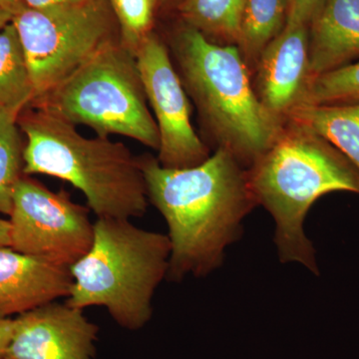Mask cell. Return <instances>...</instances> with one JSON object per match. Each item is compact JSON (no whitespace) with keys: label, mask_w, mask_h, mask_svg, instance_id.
<instances>
[{"label":"cell","mask_w":359,"mask_h":359,"mask_svg":"<svg viewBox=\"0 0 359 359\" xmlns=\"http://www.w3.org/2000/svg\"><path fill=\"white\" fill-rule=\"evenodd\" d=\"M325 0H287L285 25H308Z\"/></svg>","instance_id":"cell-21"},{"label":"cell","mask_w":359,"mask_h":359,"mask_svg":"<svg viewBox=\"0 0 359 359\" xmlns=\"http://www.w3.org/2000/svg\"><path fill=\"white\" fill-rule=\"evenodd\" d=\"M18 119V113L0 107V214L7 216L13 209L14 189L25 175V145Z\"/></svg>","instance_id":"cell-18"},{"label":"cell","mask_w":359,"mask_h":359,"mask_svg":"<svg viewBox=\"0 0 359 359\" xmlns=\"http://www.w3.org/2000/svg\"><path fill=\"white\" fill-rule=\"evenodd\" d=\"M172 52L210 138L245 169L252 166L271 147L285 121L259 101L237 46L215 43L186 25L174 37Z\"/></svg>","instance_id":"cell-4"},{"label":"cell","mask_w":359,"mask_h":359,"mask_svg":"<svg viewBox=\"0 0 359 359\" xmlns=\"http://www.w3.org/2000/svg\"><path fill=\"white\" fill-rule=\"evenodd\" d=\"M156 0H109L121 30L123 43L135 52L150 32Z\"/></svg>","instance_id":"cell-20"},{"label":"cell","mask_w":359,"mask_h":359,"mask_svg":"<svg viewBox=\"0 0 359 359\" xmlns=\"http://www.w3.org/2000/svg\"><path fill=\"white\" fill-rule=\"evenodd\" d=\"M287 22V0H247L237 48L250 73L264 49L280 35Z\"/></svg>","instance_id":"cell-15"},{"label":"cell","mask_w":359,"mask_h":359,"mask_svg":"<svg viewBox=\"0 0 359 359\" xmlns=\"http://www.w3.org/2000/svg\"><path fill=\"white\" fill-rule=\"evenodd\" d=\"M32 103L72 124L86 125L97 136L120 135L159 149V131L148 107L136 54L121 39L104 47Z\"/></svg>","instance_id":"cell-6"},{"label":"cell","mask_w":359,"mask_h":359,"mask_svg":"<svg viewBox=\"0 0 359 359\" xmlns=\"http://www.w3.org/2000/svg\"><path fill=\"white\" fill-rule=\"evenodd\" d=\"M109 0L29 8L13 18L35 99L70 76L101 49L121 39ZM33 100V101H34Z\"/></svg>","instance_id":"cell-7"},{"label":"cell","mask_w":359,"mask_h":359,"mask_svg":"<svg viewBox=\"0 0 359 359\" xmlns=\"http://www.w3.org/2000/svg\"><path fill=\"white\" fill-rule=\"evenodd\" d=\"M247 0H183L179 11L186 25L211 41L237 45Z\"/></svg>","instance_id":"cell-17"},{"label":"cell","mask_w":359,"mask_h":359,"mask_svg":"<svg viewBox=\"0 0 359 359\" xmlns=\"http://www.w3.org/2000/svg\"><path fill=\"white\" fill-rule=\"evenodd\" d=\"M9 217L11 248L50 263L71 268L93 242L88 208L73 202L65 190L53 192L26 175L14 189Z\"/></svg>","instance_id":"cell-8"},{"label":"cell","mask_w":359,"mask_h":359,"mask_svg":"<svg viewBox=\"0 0 359 359\" xmlns=\"http://www.w3.org/2000/svg\"><path fill=\"white\" fill-rule=\"evenodd\" d=\"M72 283L69 266L0 248V318L67 297Z\"/></svg>","instance_id":"cell-12"},{"label":"cell","mask_w":359,"mask_h":359,"mask_svg":"<svg viewBox=\"0 0 359 359\" xmlns=\"http://www.w3.org/2000/svg\"><path fill=\"white\" fill-rule=\"evenodd\" d=\"M14 320L4 359H95L99 327L83 309L53 302Z\"/></svg>","instance_id":"cell-10"},{"label":"cell","mask_w":359,"mask_h":359,"mask_svg":"<svg viewBox=\"0 0 359 359\" xmlns=\"http://www.w3.org/2000/svg\"><path fill=\"white\" fill-rule=\"evenodd\" d=\"M149 203L166 221L171 242L168 280L209 275L242 233L256 207L248 170L229 151L217 148L197 166L165 168L140 157Z\"/></svg>","instance_id":"cell-1"},{"label":"cell","mask_w":359,"mask_h":359,"mask_svg":"<svg viewBox=\"0 0 359 359\" xmlns=\"http://www.w3.org/2000/svg\"><path fill=\"white\" fill-rule=\"evenodd\" d=\"M359 59V0H325L309 25V76Z\"/></svg>","instance_id":"cell-13"},{"label":"cell","mask_w":359,"mask_h":359,"mask_svg":"<svg viewBox=\"0 0 359 359\" xmlns=\"http://www.w3.org/2000/svg\"><path fill=\"white\" fill-rule=\"evenodd\" d=\"M11 223L6 219H0V248L11 247Z\"/></svg>","instance_id":"cell-24"},{"label":"cell","mask_w":359,"mask_h":359,"mask_svg":"<svg viewBox=\"0 0 359 359\" xmlns=\"http://www.w3.org/2000/svg\"><path fill=\"white\" fill-rule=\"evenodd\" d=\"M255 91L271 113L285 121L302 105L311 76L309 26L285 25L264 49L255 68Z\"/></svg>","instance_id":"cell-11"},{"label":"cell","mask_w":359,"mask_h":359,"mask_svg":"<svg viewBox=\"0 0 359 359\" xmlns=\"http://www.w3.org/2000/svg\"><path fill=\"white\" fill-rule=\"evenodd\" d=\"M14 14L6 7L0 6V30L13 22Z\"/></svg>","instance_id":"cell-26"},{"label":"cell","mask_w":359,"mask_h":359,"mask_svg":"<svg viewBox=\"0 0 359 359\" xmlns=\"http://www.w3.org/2000/svg\"><path fill=\"white\" fill-rule=\"evenodd\" d=\"M18 120L26 137L23 174L68 182L83 194L97 219L140 218L149 201L140 157L109 137L86 138L76 125L51 111L35 110Z\"/></svg>","instance_id":"cell-3"},{"label":"cell","mask_w":359,"mask_h":359,"mask_svg":"<svg viewBox=\"0 0 359 359\" xmlns=\"http://www.w3.org/2000/svg\"><path fill=\"white\" fill-rule=\"evenodd\" d=\"M287 119L308 125L339 149L359 170V103L301 105Z\"/></svg>","instance_id":"cell-14"},{"label":"cell","mask_w":359,"mask_h":359,"mask_svg":"<svg viewBox=\"0 0 359 359\" xmlns=\"http://www.w3.org/2000/svg\"><path fill=\"white\" fill-rule=\"evenodd\" d=\"M0 6L6 7L14 15L26 7L22 0H0Z\"/></svg>","instance_id":"cell-25"},{"label":"cell","mask_w":359,"mask_h":359,"mask_svg":"<svg viewBox=\"0 0 359 359\" xmlns=\"http://www.w3.org/2000/svg\"><path fill=\"white\" fill-rule=\"evenodd\" d=\"M35 98L29 68L13 22L0 30V107L20 114Z\"/></svg>","instance_id":"cell-16"},{"label":"cell","mask_w":359,"mask_h":359,"mask_svg":"<svg viewBox=\"0 0 359 359\" xmlns=\"http://www.w3.org/2000/svg\"><path fill=\"white\" fill-rule=\"evenodd\" d=\"M354 103H359V59L339 69L311 78L302 105Z\"/></svg>","instance_id":"cell-19"},{"label":"cell","mask_w":359,"mask_h":359,"mask_svg":"<svg viewBox=\"0 0 359 359\" xmlns=\"http://www.w3.org/2000/svg\"><path fill=\"white\" fill-rule=\"evenodd\" d=\"M135 54L159 131L158 162L173 169L197 166L209 157V149L194 129L188 94L166 45L149 32Z\"/></svg>","instance_id":"cell-9"},{"label":"cell","mask_w":359,"mask_h":359,"mask_svg":"<svg viewBox=\"0 0 359 359\" xmlns=\"http://www.w3.org/2000/svg\"><path fill=\"white\" fill-rule=\"evenodd\" d=\"M22 1L26 7L39 9L55 6H66V4H81L88 0H22Z\"/></svg>","instance_id":"cell-23"},{"label":"cell","mask_w":359,"mask_h":359,"mask_svg":"<svg viewBox=\"0 0 359 359\" xmlns=\"http://www.w3.org/2000/svg\"><path fill=\"white\" fill-rule=\"evenodd\" d=\"M15 320L0 318V359H4L7 346L13 337Z\"/></svg>","instance_id":"cell-22"},{"label":"cell","mask_w":359,"mask_h":359,"mask_svg":"<svg viewBox=\"0 0 359 359\" xmlns=\"http://www.w3.org/2000/svg\"><path fill=\"white\" fill-rule=\"evenodd\" d=\"M171 242L127 219H97L88 252L70 268L67 302L84 309L103 306L120 327L138 330L152 318V299L167 278Z\"/></svg>","instance_id":"cell-5"},{"label":"cell","mask_w":359,"mask_h":359,"mask_svg":"<svg viewBox=\"0 0 359 359\" xmlns=\"http://www.w3.org/2000/svg\"><path fill=\"white\" fill-rule=\"evenodd\" d=\"M247 170L257 205H264L275 219L280 261L304 264L318 275L304 219L311 205L327 194L359 195L358 168L308 125L287 119L271 147Z\"/></svg>","instance_id":"cell-2"}]
</instances>
